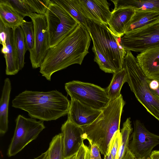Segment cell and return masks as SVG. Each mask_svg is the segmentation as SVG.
<instances>
[{"label": "cell", "mask_w": 159, "mask_h": 159, "mask_svg": "<svg viewBox=\"0 0 159 159\" xmlns=\"http://www.w3.org/2000/svg\"><path fill=\"white\" fill-rule=\"evenodd\" d=\"M23 18L7 0H0V20L6 27L14 30L20 27L25 20Z\"/></svg>", "instance_id": "18"}, {"label": "cell", "mask_w": 159, "mask_h": 159, "mask_svg": "<svg viewBox=\"0 0 159 159\" xmlns=\"http://www.w3.org/2000/svg\"><path fill=\"white\" fill-rule=\"evenodd\" d=\"M48 150L49 159H64L62 135L61 133L52 138Z\"/></svg>", "instance_id": "26"}, {"label": "cell", "mask_w": 159, "mask_h": 159, "mask_svg": "<svg viewBox=\"0 0 159 159\" xmlns=\"http://www.w3.org/2000/svg\"><path fill=\"white\" fill-rule=\"evenodd\" d=\"M90 149V159H102L100 152L98 146L93 144H89Z\"/></svg>", "instance_id": "32"}, {"label": "cell", "mask_w": 159, "mask_h": 159, "mask_svg": "<svg viewBox=\"0 0 159 159\" xmlns=\"http://www.w3.org/2000/svg\"><path fill=\"white\" fill-rule=\"evenodd\" d=\"M101 110L93 108L77 100L71 99L67 119L80 127L87 125L97 118Z\"/></svg>", "instance_id": "14"}, {"label": "cell", "mask_w": 159, "mask_h": 159, "mask_svg": "<svg viewBox=\"0 0 159 159\" xmlns=\"http://www.w3.org/2000/svg\"><path fill=\"white\" fill-rule=\"evenodd\" d=\"M149 157L151 159H159V150L152 151Z\"/></svg>", "instance_id": "34"}, {"label": "cell", "mask_w": 159, "mask_h": 159, "mask_svg": "<svg viewBox=\"0 0 159 159\" xmlns=\"http://www.w3.org/2000/svg\"><path fill=\"white\" fill-rule=\"evenodd\" d=\"M147 80L150 91L159 99V81L147 78Z\"/></svg>", "instance_id": "31"}, {"label": "cell", "mask_w": 159, "mask_h": 159, "mask_svg": "<svg viewBox=\"0 0 159 159\" xmlns=\"http://www.w3.org/2000/svg\"><path fill=\"white\" fill-rule=\"evenodd\" d=\"M159 22V11H135L125 29V34Z\"/></svg>", "instance_id": "19"}, {"label": "cell", "mask_w": 159, "mask_h": 159, "mask_svg": "<svg viewBox=\"0 0 159 159\" xmlns=\"http://www.w3.org/2000/svg\"><path fill=\"white\" fill-rule=\"evenodd\" d=\"M65 88L71 99L96 110H102L110 102L105 89L93 84L73 80L66 83Z\"/></svg>", "instance_id": "7"}, {"label": "cell", "mask_w": 159, "mask_h": 159, "mask_svg": "<svg viewBox=\"0 0 159 159\" xmlns=\"http://www.w3.org/2000/svg\"><path fill=\"white\" fill-rule=\"evenodd\" d=\"M135 12L130 8H121L111 11L108 22V28L111 33L118 37L125 34L126 27Z\"/></svg>", "instance_id": "17"}, {"label": "cell", "mask_w": 159, "mask_h": 159, "mask_svg": "<svg viewBox=\"0 0 159 159\" xmlns=\"http://www.w3.org/2000/svg\"><path fill=\"white\" fill-rule=\"evenodd\" d=\"M133 159H148V158H136L135 157H134Z\"/></svg>", "instance_id": "39"}, {"label": "cell", "mask_w": 159, "mask_h": 159, "mask_svg": "<svg viewBox=\"0 0 159 159\" xmlns=\"http://www.w3.org/2000/svg\"><path fill=\"white\" fill-rule=\"evenodd\" d=\"M15 122L14 135L7 151V155L9 157L14 156L21 151L35 139L45 128L43 121L26 118L21 115L17 116Z\"/></svg>", "instance_id": "8"}, {"label": "cell", "mask_w": 159, "mask_h": 159, "mask_svg": "<svg viewBox=\"0 0 159 159\" xmlns=\"http://www.w3.org/2000/svg\"><path fill=\"white\" fill-rule=\"evenodd\" d=\"M87 30L94 43L114 68L116 72L123 68L127 51L121 44V38L113 34L107 25L88 20Z\"/></svg>", "instance_id": "5"}, {"label": "cell", "mask_w": 159, "mask_h": 159, "mask_svg": "<svg viewBox=\"0 0 159 159\" xmlns=\"http://www.w3.org/2000/svg\"><path fill=\"white\" fill-rule=\"evenodd\" d=\"M45 15L47 23L49 48L59 42L79 24L66 10L54 0H50Z\"/></svg>", "instance_id": "6"}, {"label": "cell", "mask_w": 159, "mask_h": 159, "mask_svg": "<svg viewBox=\"0 0 159 159\" xmlns=\"http://www.w3.org/2000/svg\"><path fill=\"white\" fill-rule=\"evenodd\" d=\"M136 58L146 77L159 81V46L141 52Z\"/></svg>", "instance_id": "15"}, {"label": "cell", "mask_w": 159, "mask_h": 159, "mask_svg": "<svg viewBox=\"0 0 159 159\" xmlns=\"http://www.w3.org/2000/svg\"><path fill=\"white\" fill-rule=\"evenodd\" d=\"M61 129L62 135L64 158L76 154L84 139L81 127L68 119L62 125Z\"/></svg>", "instance_id": "12"}, {"label": "cell", "mask_w": 159, "mask_h": 159, "mask_svg": "<svg viewBox=\"0 0 159 159\" xmlns=\"http://www.w3.org/2000/svg\"><path fill=\"white\" fill-rule=\"evenodd\" d=\"M7 35L6 47L2 48L6 63V74L14 75L20 70L17 51L16 45L14 30L5 26Z\"/></svg>", "instance_id": "16"}, {"label": "cell", "mask_w": 159, "mask_h": 159, "mask_svg": "<svg viewBox=\"0 0 159 159\" xmlns=\"http://www.w3.org/2000/svg\"><path fill=\"white\" fill-rule=\"evenodd\" d=\"M130 118H128L123 123L122 128L120 130L121 142L118 149L116 159H124L126 153L128 149L130 134L132 133Z\"/></svg>", "instance_id": "25"}, {"label": "cell", "mask_w": 159, "mask_h": 159, "mask_svg": "<svg viewBox=\"0 0 159 159\" xmlns=\"http://www.w3.org/2000/svg\"><path fill=\"white\" fill-rule=\"evenodd\" d=\"M134 127L128 149L135 158H148L152 149L159 144V136L149 131L139 120L134 122Z\"/></svg>", "instance_id": "11"}, {"label": "cell", "mask_w": 159, "mask_h": 159, "mask_svg": "<svg viewBox=\"0 0 159 159\" xmlns=\"http://www.w3.org/2000/svg\"><path fill=\"white\" fill-rule=\"evenodd\" d=\"M34 27L33 49L30 52L32 68L40 67L49 49L47 23L45 15L33 12L30 16Z\"/></svg>", "instance_id": "10"}, {"label": "cell", "mask_w": 159, "mask_h": 159, "mask_svg": "<svg viewBox=\"0 0 159 159\" xmlns=\"http://www.w3.org/2000/svg\"><path fill=\"white\" fill-rule=\"evenodd\" d=\"M148 159H151L150 157L148 158Z\"/></svg>", "instance_id": "40"}, {"label": "cell", "mask_w": 159, "mask_h": 159, "mask_svg": "<svg viewBox=\"0 0 159 159\" xmlns=\"http://www.w3.org/2000/svg\"><path fill=\"white\" fill-rule=\"evenodd\" d=\"M127 73L124 68L113 73V76L109 86L105 89L110 101L118 98L124 84L126 82Z\"/></svg>", "instance_id": "22"}, {"label": "cell", "mask_w": 159, "mask_h": 159, "mask_svg": "<svg viewBox=\"0 0 159 159\" xmlns=\"http://www.w3.org/2000/svg\"><path fill=\"white\" fill-rule=\"evenodd\" d=\"M64 159H76V153Z\"/></svg>", "instance_id": "37"}, {"label": "cell", "mask_w": 159, "mask_h": 159, "mask_svg": "<svg viewBox=\"0 0 159 159\" xmlns=\"http://www.w3.org/2000/svg\"><path fill=\"white\" fill-rule=\"evenodd\" d=\"M15 39L17 51L20 70L24 67L25 56L27 50V45L24 33L21 27L14 30Z\"/></svg>", "instance_id": "24"}, {"label": "cell", "mask_w": 159, "mask_h": 159, "mask_svg": "<svg viewBox=\"0 0 159 159\" xmlns=\"http://www.w3.org/2000/svg\"><path fill=\"white\" fill-rule=\"evenodd\" d=\"M47 151H48V152H47V155H46L45 158L44 159H49V155H48V150H47Z\"/></svg>", "instance_id": "38"}, {"label": "cell", "mask_w": 159, "mask_h": 159, "mask_svg": "<svg viewBox=\"0 0 159 159\" xmlns=\"http://www.w3.org/2000/svg\"><path fill=\"white\" fill-rule=\"evenodd\" d=\"M123 67L127 73V82L136 99L147 111L159 121V99L149 89L147 77L136 58L131 51H127Z\"/></svg>", "instance_id": "4"}, {"label": "cell", "mask_w": 159, "mask_h": 159, "mask_svg": "<svg viewBox=\"0 0 159 159\" xmlns=\"http://www.w3.org/2000/svg\"><path fill=\"white\" fill-rule=\"evenodd\" d=\"M66 10L80 24L87 30L88 20L83 14L79 0H54Z\"/></svg>", "instance_id": "23"}, {"label": "cell", "mask_w": 159, "mask_h": 159, "mask_svg": "<svg viewBox=\"0 0 159 159\" xmlns=\"http://www.w3.org/2000/svg\"><path fill=\"white\" fill-rule=\"evenodd\" d=\"M26 38L28 50L30 52L32 51L34 44V31L33 23L24 20L21 26Z\"/></svg>", "instance_id": "29"}, {"label": "cell", "mask_w": 159, "mask_h": 159, "mask_svg": "<svg viewBox=\"0 0 159 159\" xmlns=\"http://www.w3.org/2000/svg\"><path fill=\"white\" fill-rule=\"evenodd\" d=\"M70 102L57 90H25L16 96L12 106L26 111L32 118L43 121L56 120L67 115Z\"/></svg>", "instance_id": "2"}, {"label": "cell", "mask_w": 159, "mask_h": 159, "mask_svg": "<svg viewBox=\"0 0 159 159\" xmlns=\"http://www.w3.org/2000/svg\"><path fill=\"white\" fill-rule=\"evenodd\" d=\"M76 159H90V148L84 142L76 153Z\"/></svg>", "instance_id": "30"}, {"label": "cell", "mask_w": 159, "mask_h": 159, "mask_svg": "<svg viewBox=\"0 0 159 159\" xmlns=\"http://www.w3.org/2000/svg\"><path fill=\"white\" fill-rule=\"evenodd\" d=\"M92 39L88 30L80 24L53 47L50 48L40 67L48 81L55 72L74 64L81 65L87 54Z\"/></svg>", "instance_id": "1"}, {"label": "cell", "mask_w": 159, "mask_h": 159, "mask_svg": "<svg viewBox=\"0 0 159 159\" xmlns=\"http://www.w3.org/2000/svg\"><path fill=\"white\" fill-rule=\"evenodd\" d=\"M92 50L94 54V61L102 70L107 73H114L116 72L104 55L93 43Z\"/></svg>", "instance_id": "27"}, {"label": "cell", "mask_w": 159, "mask_h": 159, "mask_svg": "<svg viewBox=\"0 0 159 159\" xmlns=\"http://www.w3.org/2000/svg\"><path fill=\"white\" fill-rule=\"evenodd\" d=\"M48 152L47 151L45 152L42 153L39 156L34 158V159H44Z\"/></svg>", "instance_id": "36"}, {"label": "cell", "mask_w": 159, "mask_h": 159, "mask_svg": "<svg viewBox=\"0 0 159 159\" xmlns=\"http://www.w3.org/2000/svg\"><path fill=\"white\" fill-rule=\"evenodd\" d=\"M11 89L10 80L6 78L4 81L0 102V134H5L8 129V106Z\"/></svg>", "instance_id": "21"}, {"label": "cell", "mask_w": 159, "mask_h": 159, "mask_svg": "<svg viewBox=\"0 0 159 159\" xmlns=\"http://www.w3.org/2000/svg\"><path fill=\"white\" fill-rule=\"evenodd\" d=\"M134 157L133 154L128 149L126 153L124 159H133Z\"/></svg>", "instance_id": "35"}, {"label": "cell", "mask_w": 159, "mask_h": 159, "mask_svg": "<svg viewBox=\"0 0 159 159\" xmlns=\"http://www.w3.org/2000/svg\"><path fill=\"white\" fill-rule=\"evenodd\" d=\"M7 35L5 31V26L2 21L0 20V43L2 46V48L6 47Z\"/></svg>", "instance_id": "33"}, {"label": "cell", "mask_w": 159, "mask_h": 159, "mask_svg": "<svg viewBox=\"0 0 159 159\" xmlns=\"http://www.w3.org/2000/svg\"><path fill=\"white\" fill-rule=\"evenodd\" d=\"M82 12L88 20L108 26L111 12L106 0H79Z\"/></svg>", "instance_id": "13"}, {"label": "cell", "mask_w": 159, "mask_h": 159, "mask_svg": "<svg viewBox=\"0 0 159 159\" xmlns=\"http://www.w3.org/2000/svg\"><path fill=\"white\" fill-rule=\"evenodd\" d=\"M114 10L130 8L137 11H159V0H114Z\"/></svg>", "instance_id": "20"}, {"label": "cell", "mask_w": 159, "mask_h": 159, "mask_svg": "<svg viewBox=\"0 0 159 159\" xmlns=\"http://www.w3.org/2000/svg\"><path fill=\"white\" fill-rule=\"evenodd\" d=\"M121 44L127 51L140 52L159 46V22L125 34Z\"/></svg>", "instance_id": "9"}, {"label": "cell", "mask_w": 159, "mask_h": 159, "mask_svg": "<svg viewBox=\"0 0 159 159\" xmlns=\"http://www.w3.org/2000/svg\"><path fill=\"white\" fill-rule=\"evenodd\" d=\"M125 102L121 94L110 101L91 124L81 127L84 140L97 145L104 156L108 153L110 144L116 133L120 129L121 115Z\"/></svg>", "instance_id": "3"}, {"label": "cell", "mask_w": 159, "mask_h": 159, "mask_svg": "<svg viewBox=\"0 0 159 159\" xmlns=\"http://www.w3.org/2000/svg\"><path fill=\"white\" fill-rule=\"evenodd\" d=\"M11 6L23 17L34 12L28 0H7Z\"/></svg>", "instance_id": "28"}]
</instances>
